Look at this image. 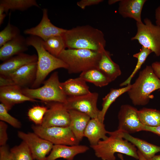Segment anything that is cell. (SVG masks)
I'll use <instances>...</instances> for the list:
<instances>
[{
    "label": "cell",
    "mask_w": 160,
    "mask_h": 160,
    "mask_svg": "<svg viewBox=\"0 0 160 160\" xmlns=\"http://www.w3.org/2000/svg\"><path fill=\"white\" fill-rule=\"evenodd\" d=\"M108 131L106 130L104 123L100 121L98 119H91L89 122L84 131V137L87 138L90 146L97 145L102 139H107L106 135Z\"/></svg>",
    "instance_id": "obj_20"
},
{
    "label": "cell",
    "mask_w": 160,
    "mask_h": 160,
    "mask_svg": "<svg viewBox=\"0 0 160 160\" xmlns=\"http://www.w3.org/2000/svg\"><path fill=\"white\" fill-rule=\"evenodd\" d=\"M37 62L31 63L21 67L10 74L9 76L15 85L21 88L33 84L36 77Z\"/></svg>",
    "instance_id": "obj_15"
},
{
    "label": "cell",
    "mask_w": 160,
    "mask_h": 160,
    "mask_svg": "<svg viewBox=\"0 0 160 160\" xmlns=\"http://www.w3.org/2000/svg\"><path fill=\"white\" fill-rule=\"evenodd\" d=\"M0 160H12L10 150L7 145L0 146Z\"/></svg>",
    "instance_id": "obj_36"
},
{
    "label": "cell",
    "mask_w": 160,
    "mask_h": 160,
    "mask_svg": "<svg viewBox=\"0 0 160 160\" xmlns=\"http://www.w3.org/2000/svg\"><path fill=\"white\" fill-rule=\"evenodd\" d=\"M122 132L123 138L136 147L138 149L137 150L147 160H150L156 153L160 152V146L134 137L129 134Z\"/></svg>",
    "instance_id": "obj_24"
},
{
    "label": "cell",
    "mask_w": 160,
    "mask_h": 160,
    "mask_svg": "<svg viewBox=\"0 0 160 160\" xmlns=\"http://www.w3.org/2000/svg\"><path fill=\"white\" fill-rule=\"evenodd\" d=\"M26 39L28 45L35 49L38 56L36 77L31 88L39 87L52 71L59 68L67 69V65L63 61L52 55L44 49L42 39L33 36H30Z\"/></svg>",
    "instance_id": "obj_3"
},
{
    "label": "cell",
    "mask_w": 160,
    "mask_h": 160,
    "mask_svg": "<svg viewBox=\"0 0 160 160\" xmlns=\"http://www.w3.org/2000/svg\"><path fill=\"white\" fill-rule=\"evenodd\" d=\"M137 31L132 37V40H137L142 47L150 49L157 56H160V26L153 24L146 18L144 22H136Z\"/></svg>",
    "instance_id": "obj_7"
},
{
    "label": "cell",
    "mask_w": 160,
    "mask_h": 160,
    "mask_svg": "<svg viewBox=\"0 0 160 160\" xmlns=\"http://www.w3.org/2000/svg\"><path fill=\"white\" fill-rule=\"evenodd\" d=\"M137 152L139 156L138 160H148L143 156L138 150H137Z\"/></svg>",
    "instance_id": "obj_43"
},
{
    "label": "cell",
    "mask_w": 160,
    "mask_h": 160,
    "mask_svg": "<svg viewBox=\"0 0 160 160\" xmlns=\"http://www.w3.org/2000/svg\"><path fill=\"white\" fill-rule=\"evenodd\" d=\"M68 111L70 115L69 127L80 142L84 137L85 129L91 118L87 114L76 110Z\"/></svg>",
    "instance_id": "obj_22"
},
{
    "label": "cell",
    "mask_w": 160,
    "mask_h": 160,
    "mask_svg": "<svg viewBox=\"0 0 160 160\" xmlns=\"http://www.w3.org/2000/svg\"><path fill=\"white\" fill-rule=\"evenodd\" d=\"M0 120L8 123L15 128L18 129L21 127V122L9 114L4 105L1 103L0 104Z\"/></svg>",
    "instance_id": "obj_34"
},
{
    "label": "cell",
    "mask_w": 160,
    "mask_h": 160,
    "mask_svg": "<svg viewBox=\"0 0 160 160\" xmlns=\"http://www.w3.org/2000/svg\"><path fill=\"white\" fill-rule=\"evenodd\" d=\"M8 127L7 124L4 121H0V145L4 146L6 145L8 139L7 130Z\"/></svg>",
    "instance_id": "obj_35"
},
{
    "label": "cell",
    "mask_w": 160,
    "mask_h": 160,
    "mask_svg": "<svg viewBox=\"0 0 160 160\" xmlns=\"http://www.w3.org/2000/svg\"><path fill=\"white\" fill-rule=\"evenodd\" d=\"M97 68L111 82L115 80L121 73L119 66L112 60L110 52L105 49L101 52Z\"/></svg>",
    "instance_id": "obj_21"
},
{
    "label": "cell",
    "mask_w": 160,
    "mask_h": 160,
    "mask_svg": "<svg viewBox=\"0 0 160 160\" xmlns=\"http://www.w3.org/2000/svg\"><path fill=\"white\" fill-rule=\"evenodd\" d=\"M18 137L27 144L34 160H46V156L51 151L54 144L35 133L18 131Z\"/></svg>",
    "instance_id": "obj_11"
},
{
    "label": "cell",
    "mask_w": 160,
    "mask_h": 160,
    "mask_svg": "<svg viewBox=\"0 0 160 160\" xmlns=\"http://www.w3.org/2000/svg\"><path fill=\"white\" fill-rule=\"evenodd\" d=\"M42 44L44 47L47 51L57 57L66 48L62 36H55L50 37L46 41L43 40Z\"/></svg>",
    "instance_id": "obj_29"
},
{
    "label": "cell",
    "mask_w": 160,
    "mask_h": 160,
    "mask_svg": "<svg viewBox=\"0 0 160 160\" xmlns=\"http://www.w3.org/2000/svg\"><path fill=\"white\" fill-rule=\"evenodd\" d=\"M132 84H130L125 87L118 89L112 88L109 92L103 98L102 109L98 119L102 123H104L105 117L109 107L116 99L120 96L127 92L130 89Z\"/></svg>",
    "instance_id": "obj_25"
},
{
    "label": "cell",
    "mask_w": 160,
    "mask_h": 160,
    "mask_svg": "<svg viewBox=\"0 0 160 160\" xmlns=\"http://www.w3.org/2000/svg\"><path fill=\"white\" fill-rule=\"evenodd\" d=\"M108 134L109 136L107 139L100 140L97 145L90 146L97 157L102 160H116L114 154L119 153L138 159L135 146L123 138L121 131L117 129L108 132Z\"/></svg>",
    "instance_id": "obj_2"
},
{
    "label": "cell",
    "mask_w": 160,
    "mask_h": 160,
    "mask_svg": "<svg viewBox=\"0 0 160 160\" xmlns=\"http://www.w3.org/2000/svg\"><path fill=\"white\" fill-rule=\"evenodd\" d=\"M143 131L151 132L160 136V126L150 127L144 125Z\"/></svg>",
    "instance_id": "obj_39"
},
{
    "label": "cell",
    "mask_w": 160,
    "mask_h": 160,
    "mask_svg": "<svg viewBox=\"0 0 160 160\" xmlns=\"http://www.w3.org/2000/svg\"><path fill=\"white\" fill-rule=\"evenodd\" d=\"M0 6L6 14L9 10L23 11L33 6L40 7L35 0H1Z\"/></svg>",
    "instance_id": "obj_27"
},
{
    "label": "cell",
    "mask_w": 160,
    "mask_h": 160,
    "mask_svg": "<svg viewBox=\"0 0 160 160\" xmlns=\"http://www.w3.org/2000/svg\"><path fill=\"white\" fill-rule=\"evenodd\" d=\"M45 103L48 106V110L41 126L46 127L69 126V114L63 103L55 102Z\"/></svg>",
    "instance_id": "obj_12"
},
{
    "label": "cell",
    "mask_w": 160,
    "mask_h": 160,
    "mask_svg": "<svg viewBox=\"0 0 160 160\" xmlns=\"http://www.w3.org/2000/svg\"><path fill=\"white\" fill-rule=\"evenodd\" d=\"M160 89V79L154 73L151 65H147L141 71L138 76L127 92L132 103L144 105L149 103L151 94Z\"/></svg>",
    "instance_id": "obj_4"
},
{
    "label": "cell",
    "mask_w": 160,
    "mask_h": 160,
    "mask_svg": "<svg viewBox=\"0 0 160 160\" xmlns=\"http://www.w3.org/2000/svg\"><path fill=\"white\" fill-rule=\"evenodd\" d=\"M33 132L40 137L46 140L54 145H73L79 144L69 127H44L41 125L32 124Z\"/></svg>",
    "instance_id": "obj_8"
},
{
    "label": "cell",
    "mask_w": 160,
    "mask_h": 160,
    "mask_svg": "<svg viewBox=\"0 0 160 160\" xmlns=\"http://www.w3.org/2000/svg\"><path fill=\"white\" fill-rule=\"evenodd\" d=\"M0 101L8 111L16 104L27 101H38L25 95L22 88L16 85L0 87Z\"/></svg>",
    "instance_id": "obj_14"
},
{
    "label": "cell",
    "mask_w": 160,
    "mask_h": 160,
    "mask_svg": "<svg viewBox=\"0 0 160 160\" xmlns=\"http://www.w3.org/2000/svg\"><path fill=\"white\" fill-rule=\"evenodd\" d=\"M152 52L150 49L142 47L139 52L133 55V57L137 59L136 65L133 71L128 78L120 84V86L121 87L126 86L130 84L132 79L145 63L148 55Z\"/></svg>",
    "instance_id": "obj_30"
},
{
    "label": "cell",
    "mask_w": 160,
    "mask_h": 160,
    "mask_svg": "<svg viewBox=\"0 0 160 160\" xmlns=\"http://www.w3.org/2000/svg\"><path fill=\"white\" fill-rule=\"evenodd\" d=\"M120 1V0H109L108 1V4L109 5H112Z\"/></svg>",
    "instance_id": "obj_44"
},
{
    "label": "cell",
    "mask_w": 160,
    "mask_h": 160,
    "mask_svg": "<svg viewBox=\"0 0 160 160\" xmlns=\"http://www.w3.org/2000/svg\"><path fill=\"white\" fill-rule=\"evenodd\" d=\"M60 86L67 97L84 95L91 92L86 82L80 77L61 82Z\"/></svg>",
    "instance_id": "obj_23"
},
{
    "label": "cell",
    "mask_w": 160,
    "mask_h": 160,
    "mask_svg": "<svg viewBox=\"0 0 160 160\" xmlns=\"http://www.w3.org/2000/svg\"><path fill=\"white\" fill-rule=\"evenodd\" d=\"M89 149L88 146L79 144L73 145H54L46 160H56L60 158L73 160L76 156L84 153Z\"/></svg>",
    "instance_id": "obj_16"
},
{
    "label": "cell",
    "mask_w": 160,
    "mask_h": 160,
    "mask_svg": "<svg viewBox=\"0 0 160 160\" xmlns=\"http://www.w3.org/2000/svg\"><path fill=\"white\" fill-rule=\"evenodd\" d=\"M146 0H120L118 7L119 13L123 17L130 18L136 22H142L141 14Z\"/></svg>",
    "instance_id": "obj_19"
},
{
    "label": "cell",
    "mask_w": 160,
    "mask_h": 160,
    "mask_svg": "<svg viewBox=\"0 0 160 160\" xmlns=\"http://www.w3.org/2000/svg\"><path fill=\"white\" fill-rule=\"evenodd\" d=\"M140 119L143 124L146 126H160V111L144 108L138 110Z\"/></svg>",
    "instance_id": "obj_28"
},
{
    "label": "cell",
    "mask_w": 160,
    "mask_h": 160,
    "mask_svg": "<svg viewBox=\"0 0 160 160\" xmlns=\"http://www.w3.org/2000/svg\"><path fill=\"white\" fill-rule=\"evenodd\" d=\"M20 33L18 28L12 24L9 19L7 26L0 32V47L20 35Z\"/></svg>",
    "instance_id": "obj_32"
},
{
    "label": "cell",
    "mask_w": 160,
    "mask_h": 160,
    "mask_svg": "<svg viewBox=\"0 0 160 160\" xmlns=\"http://www.w3.org/2000/svg\"><path fill=\"white\" fill-rule=\"evenodd\" d=\"M101 52L87 49H65L58 57L67 65V69L69 73H81L97 68Z\"/></svg>",
    "instance_id": "obj_5"
},
{
    "label": "cell",
    "mask_w": 160,
    "mask_h": 160,
    "mask_svg": "<svg viewBox=\"0 0 160 160\" xmlns=\"http://www.w3.org/2000/svg\"><path fill=\"white\" fill-rule=\"evenodd\" d=\"M118 117V130L129 134L143 131L144 125L140 121L136 108L128 104L122 105Z\"/></svg>",
    "instance_id": "obj_10"
},
{
    "label": "cell",
    "mask_w": 160,
    "mask_h": 160,
    "mask_svg": "<svg viewBox=\"0 0 160 160\" xmlns=\"http://www.w3.org/2000/svg\"><path fill=\"white\" fill-rule=\"evenodd\" d=\"M48 110V107L36 105L30 108L28 112L29 119L36 125H41L43 122L44 116Z\"/></svg>",
    "instance_id": "obj_33"
},
{
    "label": "cell",
    "mask_w": 160,
    "mask_h": 160,
    "mask_svg": "<svg viewBox=\"0 0 160 160\" xmlns=\"http://www.w3.org/2000/svg\"><path fill=\"white\" fill-rule=\"evenodd\" d=\"M60 83L58 72L55 71L44 82L41 87L23 88L22 91L26 96L34 100L39 99L45 103L55 102L65 103L67 97L61 88Z\"/></svg>",
    "instance_id": "obj_6"
},
{
    "label": "cell",
    "mask_w": 160,
    "mask_h": 160,
    "mask_svg": "<svg viewBox=\"0 0 160 160\" xmlns=\"http://www.w3.org/2000/svg\"><path fill=\"white\" fill-rule=\"evenodd\" d=\"M151 65L155 74L160 79V62H154Z\"/></svg>",
    "instance_id": "obj_40"
},
{
    "label": "cell",
    "mask_w": 160,
    "mask_h": 160,
    "mask_svg": "<svg viewBox=\"0 0 160 160\" xmlns=\"http://www.w3.org/2000/svg\"><path fill=\"white\" fill-rule=\"evenodd\" d=\"M15 85L13 81L9 76L0 75V87Z\"/></svg>",
    "instance_id": "obj_38"
},
{
    "label": "cell",
    "mask_w": 160,
    "mask_h": 160,
    "mask_svg": "<svg viewBox=\"0 0 160 160\" xmlns=\"http://www.w3.org/2000/svg\"><path fill=\"white\" fill-rule=\"evenodd\" d=\"M103 0H81L77 2V5L81 9H84L86 7L96 5L103 2Z\"/></svg>",
    "instance_id": "obj_37"
},
{
    "label": "cell",
    "mask_w": 160,
    "mask_h": 160,
    "mask_svg": "<svg viewBox=\"0 0 160 160\" xmlns=\"http://www.w3.org/2000/svg\"><path fill=\"white\" fill-rule=\"evenodd\" d=\"M150 160H160V154L158 155H155Z\"/></svg>",
    "instance_id": "obj_45"
},
{
    "label": "cell",
    "mask_w": 160,
    "mask_h": 160,
    "mask_svg": "<svg viewBox=\"0 0 160 160\" xmlns=\"http://www.w3.org/2000/svg\"><path fill=\"white\" fill-rule=\"evenodd\" d=\"M98 97L97 93L91 92L84 95L67 97L64 104L68 110H76L87 114L91 119H98L100 112L97 106Z\"/></svg>",
    "instance_id": "obj_9"
},
{
    "label": "cell",
    "mask_w": 160,
    "mask_h": 160,
    "mask_svg": "<svg viewBox=\"0 0 160 160\" xmlns=\"http://www.w3.org/2000/svg\"><path fill=\"white\" fill-rule=\"evenodd\" d=\"M79 77L86 82L100 87L106 86L111 81L96 67L92 68L81 73Z\"/></svg>",
    "instance_id": "obj_26"
},
{
    "label": "cell",
    "mask_w": 160,
    "mask_h": 160,
    "mask_svg": "<svg viewBox=\"0 0 160 160\" xmlns=\"http://www.w3.org/2000/svg\"><path fill=\"white\" fill-rule=\"evenodd\" d=\"M38 56L36 54L23 53L12 57L4 61L0 65V75L8 76L26 64L37 62Z\"/></svg>",
    "instance_id": "obj_17"
},
{
    "label": "cell",
    "mask_w": 160,
    "mask_h": 160,
    "mask_svg": "<svg viewBox=\"0 0 160 160\" xmlns=\"http://www.w3.org/2000/svg\"><path fill=\"white\" fill-rule=\"evenodd\" d=\"M26 39L21 34L4 44L0 48V60L4 61L27 50Z\"/></svg>",
    "instance_id": "obj_18"
},
{
    "label": "cell",
    "mask_w": 160,
    "mask_h": 160,
    "mask_svg": "<svg viewBox=\"0 0 160 160\" xmlns=\"http://www.w3.org/2000/svg\"><path fill=\"white\" fill-rule=\"evenodd\" d=\"M155 18L156 25L160 26V6H158L155 9Z\"/></svg>",
    "instance_id": "obj_41"
},
{
    "label": "cell",
    "mask_w": 160,
    "mask_h": 160,
    "mask_svg": "<svg viewBox=\"0 0 160 160\" xmlns=\"http://www.w3.org/2000/svg\"><path fill=\"white\" fill-rule=\"evenodd\" d=\"M6 14L5 13L3 7L0 6V25L3 23Z\"/></svg>",
    "instance_id": "obj_42"
},
{
    "label": "cell",
    "mask_w": 160,
    "mask_h": 160,
    "mask_svg": "<svg viewBox=\"0 0 160 160\" xmlns=\"http://www.w3.org/2000/svg\"><path fill=\"white\" fill-rule=\"evenodd\" d=\"M12 160H33L31 151L26 143L23 141L10 149Z\"/></svg>",
    "instance_id": "obj_31"
},
{
    "label": "cell",
    "mask_w": 160,
    "mask_h": 160,
    "mask_svg": "<svg viewBox=\"0 0 160 160\" xmlns=\"http://www.w3.org/2000/svg\"><path fill=\"white\" fill-rule=\"evenodd\" d=\"M63 36L68 49L101 52L106 46V41L102 31L89 25L67 30Z\"/></svg>",
    "instance_id": "obj_1"
},
{
    "label": "cell",
    "mask_w": 160,
    "mask_h": 160,
    "mask_svg": "<svg viewBox=\"0 0 160 160\" xmlns=\"http://www.w3.org/2000/svg\"><path fill=\"white\" fill-rule=\"evenodd\" d=\"M42 11V17L39 24L35 27L25 30L24 33L37 36L44 41L54 36H63L67 29L58 27L53 24L48 18L47 9L43 8Z\"/></svg>",
    "instance_id": "obj_13"
}]
</instances>
